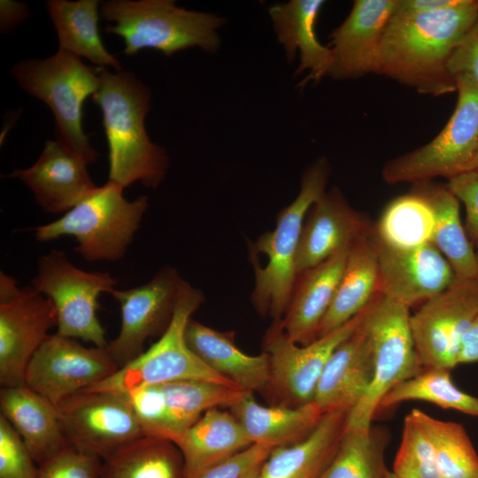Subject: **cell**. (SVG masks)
Instances as JSON below:
<instances>
[{
	"label": "cell",
	"mask_w": 478,
	"mask_h": 478,
	"mask_svg": "<svg viewBox=\"0 0 478 478\" xmlns=\"http://www.w3.org/2000/svg\"><path fill=\"white\" fill-rule=\"evenodd\" d=\"M477 15L478 0L436 12H395L382 36L376 73L422 95L457 91L449 61Z\"/></svg>",
	"instance_id": "1"
},
{
	"label": "cell",
	"mask_w": 478,
	"mask_h": 478,
	"mask_svg": "<svg viewBox=\"0 0 478 478\" xmlns=\"http://www.w3.org/2000/svg\"><path fill=\"white\" fill-rule=\"evenodd\" d=\"M100 84L92 95L103 114L109 148V181L124 189L140 181L156 189L165 179L169 158L164 148L152 143L145 128L151 93L127 71L113 73L101 67Z\"/></svg>",
	"instance_id": "2"
},
{
	"label": "cell",
	"mask_w": 478,
	"mask_h": 478,
	"mask_svg": "<svg viewBox=\"0 0 478 478\" xmlns=\"http://www.w3.org/2000/svg\"><path fill=\"white\" fill-rule=\"evenodd\" d=\"M99 12L110 22L104 31L123 38L127 56L155 49L169 57L192 47L216 53L218 30L226 23L223 17L189 11L172 0H108L101 3Z\"/></svg>",
	"instance_id": "3"
},
{
	"label": "cell",
	"mask_w": 478,
	"mask_h": 478,
	"mask_svg": "<svg viewBox=\"0 0 478 478\" xmlns=\"http://www.w3.org/2000/svg\"><path fill=\"white\" fill-rule=\"evenodd\" d=\"M330 166L325 158L315 160L303 173L297 197L282 208L273 231L262 234L251 246V257H266L254 265L251 301L261 315L281 320L288 308L297 279L296 258L305 216L326 192Z\"/></svg>",
	"instance_id": "4"
},
{
	"label": "cell",
	"mask_w": 478,
	"mask_h": 478,
	"mask_svg": "<svg viewBox=\"0 0 478 478\" xmlns=\"http://www.w3.org/2000/svg\"><path fill=\"white\" fill-rule=\"evenodd\" d=\"M100 69L58 49L48 58L23 60L11 71L19 88L51 110L57 141L88 164L96 162L98 154L82 128L83 104L99 87Z\"/></svg>",
	"instance_id": "5"
},
{
	"label": "cell",
	"mask_w": 478,
	"mask_h": 478,
	"mask_svg": "<svg viewBox=\"0 0 478 478\" xmlns=\"http://www.w3.org/2000/svg\"><path fill=\"white\" fill-rule=\"evenodd\" d=\"M124 188L108 181L61 218L34 228L35 239L48 242L74 236L75 251L89 262L118 261L126 254L148 206V197L133 201Z\"/></svg>",
	"instance_id": "6"
},
{
	"label": "cell",
	"mask_w": 478,
	"mask_h": 478,
	"mask_svg": "<svg viewBox=\"0 0 478 478\" xmlns=\"http://www.w3.org/2000/svg\"><path fill=\"white\" fill-rule=\"evenodd\" d=\"M410 317L408 306L380 291L367 305L363 326L372 350L374 379L366 394L348 412L346 428L370 427L383 397L423 369Z\"/></svg>",
	"instance_id": "7"
},
{
	"label": "cell",
	"mask_w": 478,
	"mask_h": 478,
	"mask_svg": "<svg viewBox=\"0 0 478 478\" xmlns=\"http://www.w3.org/2000/svg\"><path fill=\"white\" fill-rule=\"evenodd\" d=\"M204 299L199 289L184 281L171 321L159 339L111 376L83 391L126 394L143 386L190 380L236 387L209 368L187 344L186 326Z\"/></svg>",
	"instance_id": "8"
},
{
	"label": "cell",
	"mask_w": 478,
	"mask_h": 478,
	"mask_svg": "<svg viewBox=\"0 0 478 478\" xmlns=\"http://www.w3.org/2000/svg\"><path fill=\"white\" fill-rule=\"evenodd\" d=\"M456 107L440 133L427 144L388 160L382 177L388 184L450 180L466 172L478 151V85L455 78Z\"/></svg>",
	"instance_id": "9"
},
{
	"label": "cell",
	"mask_w": 478,
	"mask_h": 478,
	"mask_svg": "<svg viewBox=\"0 0 478 478\" xmlns=\"http://www.w3.org/2000/svg\"><path fill=\"white\" fill-rule=\"evenodd\" d=\"M108 272H87L73 266L65 251L51 249L38 259L31 287L48 297L57 314V334L106 347L105 332L96 311L98 297L115 289Z\"/></svg>",
	"instance_id": "10"
},
{
	"label": "cell",
	"mask_w": 478,
	"mask_h": 478,
	"mask_svg": "<svg viewBox=\"0 0 478 478\" xmlns=\"http://www.w3.org/2000/svg\"><path fill=\"white\" fill-rule=\"evenodd\" d=\"M57 326L51 301L31 286L19 288L12 276L0 274V384H25L27 366Z\"/></svg>",
	"instance_id": "11"
},
{
	"label": "cell",
	"mask_w": 478,
	"mask_h": 478,
	"mask_svg": "<svg viewBox=\"0 0 478 478\" xmlns=\"http://www.w3.org/2000/svg\"><path fill=\"white\" fill-rule=\"evenodd\" d=\"M57 410L71 445L102 460L145 436L126 394L81 391Z\"/></svg>",
	"instance_id": "12"
},
{
	"label": "cell",
	"mask_w": 478,
	"mask_h": 478,
	"mask_svg": "<svg viewBox=\"0 0 478 478\" xmlns=\"http://www.w3.org/2000/svg\"><path fill=\"white\" fill-rule=\"evenodd\" d=\"M478 316V278L459 280L422 303L410 326L423 368L452 369L462 341Z\"/></svg>",
	"instance_id": "13"
},
{
	"label": "cell",
	"mask_w": 478,
	"mask_h": 478,
	"mask_svg": "<svg viewBox=\"0 0 478 478\" xmlns=\"http://www.w3.org/2000/svg\"><path fill=\"white\" fill-rule=\"evenodd\" d=\"M366 308L342 327L304 345L285 334L281 320L273 322L264 343L270 358V387L289 406L313 402L326 364L335 349L357 330Z\"/></svg>",
	"instance_id": "14"
},
{
	"label": "cell",
	"mask_w": 478,
	"mask_h": 478,
	"mask_svg": "<svg viewBox=\"0 0 478 478\" xmlns=\"http://www.w3.org/2000/svg\"><path fill=\"white\" fill-rule=\"evenodd\" d=\"M118 369L106 347H85L75 339L55 333L31 358L25 385L57 406Z\"/></svg>",
	"instance_id": "15"
},
{
	"label": "cell",
	"mask_w": 478,
	"mask_h": 478,
	"mask_svg": "<svg viewBox=\"0 0 478 478\" xmlns=\"http://www.w3.org/2000/svg\"><path fill=\"white\" fill-rule=\"evenodd\" d=\"M183 282L174 268L165 266L141 286L111 292L120 304L121 322L119 335L106 349L119 368L144 351L149 337L165 332Z\"/></svg>",
	"instance_id": "16"
},
{
	"label": "cell",
	"mask_w": 478,
	"mask_h": 478,
	"mask_svg": "<svg viewBox=\"0 0 478 478\" xmlns=\"http://www.w3.org/2000/svg\"><path fill=\"white\" fill-rule=\"evenodd\" d=\"M372 238L377 250L379 291L382 294L411 308L454 282L451 266L432 243L403 249Z\"/></svg>",
	"instance_id": "17"
},
{
	"label": "cell",
	"mask_w": 478,
	"mask_h": 478,
	"mask_svg": "<svg viewBox=\"0 0 478 478\" xmlns=\"http://www.w3.org/2000/svg\"><path fill=\"white\" fill-rule=\"evenodd\" d=\"M373 229L370 219L355 210L338 188L326 191L305 216L296 258L297 276L371 235Z\"/></svg>",
	"instance_id": "18"
},
{
	"label": "cell",
	"mask_w": 478,
	"mask_h": 478,
	"mask_svg": "<svg viewBox=\"0 0 478 478\" xmlns=\"http://www.w3.org/2000/svg\"><path fill=\"white\" fill-rule=\"evenodd\" d=\"M398 0H355L344 21L330 35L333 65L329 76L357 79L376 73L385 28Z\"/></svg>",
	"instance_id": "19"
},
{
	"label": "cell",
	"mask_w": 478,
	"mask_h": 478,
	"mask_svg": "<svg viewBox=\"0 0 478 478\" xmlns=\"http://www.w3.org/2000/svg\"><path fill=\"white\" fill-rule=\"evenodd\" d=\"M87 165L58 141L48 140L32 166L16 169L7 176L24 182L44 211L66 212L97 188Z\"/></svg>",
	"instance_id": "20"
},
{
	"label": "cell",
	"mask_w": 478,
	"mask_h": 478,
	"mask_svg": "<svg viewBox=\"0 0 478 478\" xmlns=\"http://www.w3.org/2000/svg\"><path fill=\"white\" fill-rule=\"evenodd\" d=\"M373 379L372 350L362 320L357 330L329 358L313 402L323 413L349 412L366 394Z\"/></svg>",
	"instance_id": "21"
},
{
	"label": "cell",
	"mask_w": 478,
	"mask_h": 478,
	"mask_svg": "<svg viewBox=\"0 0 478 478\" xmlns=\"http://www.w3.org/2000/svg\"><path fill=\"white\" fill-rule=\"evenodd\" d=\"M350 247L297 276L291 298L281 319L285 334L304 345L318 337L320 326L335 296Z\"/></svg>",
	"instance_id": "22"
},
{
	"label": "cell",
	"mask_w": 478,
	"mask_h": 478,
	"mask_svg": "<svg viewBox=\"0 0 478 478\" xmlns=\"http://www.w3.org/2000/svg\"><path fill=\"white\" fill-rule=\"evenodd\" d=\"M0 409L38 466L72 446L57 406L27 385L2 387Z\"/></svg>",
	"instance_id": "23"
},
{
	"label": "cell",
	"mask_w": 478,
	"mask_h": 478,
	"mask_svg": "<svg viewBox=\"0 0 478 478\" xmlns=\"http://www.w3.org/2000/svg\"><path fill=\"white\" fill-rule=\"evenodd\" d=\"M188 346L209 368L249 392L270 387L269 355H249L235 343V333L223 332L190 319L186 326Z\"/></svg>",
	"instance_id": "24"
},
{
	"label": "cell",
	"mask_w": 478,
	"mask_h": 478,
	"mask_svg": "<svg viewBox=\"0 0 478 478\" xmlns=\"http://www.w3.org/2000/svg\"><path fill=\"white\" fill-rule=\"evenodd\" d=\"M322 0H290L274 4L268 12L279 42L283 46L287 60L293 61L296 52L300 53L299 65L295 75L309 71L299 87L310 81H319L329 74L333 65L330 47L322 45L315 32V24Z\"/></svg>",
	"instance_id": "25"
},
{
	"label": "cell",
	"mask_w": 478,
	"mask_h": 478,
	"mask_svg": "<svg viewBox=\"0 0 478 478\" xmlns=\"http://www.w3.org/2000/svg\"><path fill=\"white\" fill-rule=\"evenodd\" d=\"M184 462L185 478H194L251 446L238 420L230 412H205L173 443Z\"/></svg>",
	"instance_id": "26"
},
{
	"label": "cell",
	"mask_w": 478,
	"mask_h": 478,
	"mask_svg": "<svg viewBox=\"0 0 478 478\" xmlns=\"http://www.w3.org/2000/svg\"><path fill=\"white\" fill-rule=\"evenodd\" d=\"M253 443L272 448L290 445L306 437L323 416L314 403L265 406L245 391L230 407Z\"/></svg>",
	"instance_id": "27"
},
{
	"label": "cell",
	"mask_w": 478,
	"mask_h": 478,
	"mask_svg": "<svg viewBox=\"0 0 478 478\" xmlns=\"http://www.w3.org/2000/svg\"><path fill=\"white\" fill-rule=\"evenodd\" d=\"M347 414L324 413L306 437L274 448L261 466L260 478H320L338 448Z\"/></svg>",
	"instance_id": "28"
},
{
	"label": "cell",
	"mask_w": 478,
	"mask_h": 478,
	"mask_svg": "<svg viewBox=\"0 0 478 478\" xmlns=\"http://www.w3.org/2000/svg\"><path fill=\"white\" fill-rule=\"evenodd\" d=\"M378 292V256L371 234L360 237L350 247L335 296L320 326L318 337L351 320Z\"/></svg>",
	"instance_id": "29"
},
{
	"label": "cell",
	"mask_w": 478,
	"mask_h": 478,
	"mask_svg": "<svg viewBox=\"0 0 478 478\" xmlns=\"http://www.w3.org/2000/svg\"><path fill=\"white\" fill-rule=\"evenodd\" d=\"M162 399V439L173 443L205 412L230 407L245 390L207 381H176L158 384Z\"/></svg>",
	"instance_id": "30"
},
{
	"label": "cell",
	"mask_w": 478,
	"mask_h": 478,
	"mask_svg": "<svg viewBox=\"0 0 478 478\" xmlns=\"http://www.w3.org/2000/svg\"><path fill=\"white\" fill-rule=\"evenodd\" d=\"M427 198L435 217L432 243L451 266L455 279L478 278L475 251L460 220L459 201L443 184L414 183Z\"/></svg>",
	"instance_id": "31"
},
{
	"label": "cell",
	"mask_w": 478,
	"mask_h": 478,
	"mask_svg": "<svg viewBox=\"0 0 478 478\" xmlns=\"http://www.w3.org/2000/svg\"><path fill=\"white\" fill-rule=\"evenodd\" d=\"M99 1L49 0L47 11L58 34L59 50L82 57L97 66L121 71L120 62L107 51L98 29Z\"/></svg>",
	"instance_id": "32"
},
{
	"label": "cell",
	"mask_w": 478,
	"mask_h": 478,
	"mask_svg": "<svg viewBox=\"0 0 478 478\" xmlns=\"http://www.w3.org/2000/svg\"><path fill=\"white\" fill-rule=\"evenodd\" d=\"M100 478H185L184 462L174 443L145 436L103 460Z\"/></svg>",
	"instance_id": "33"
},
{
	"label": "cell",
	"mask_w": 478,
	"mask_h": 478,
	"mask_svg": "<svg viewBox=\"0 0 478 478\" xmlns=\"http://www.w3.org/2000/svg\"><path fill=\"white\" fill-rule=\"evenodd\" d=\"M435 228L433 210L420 189L391 200L374 224L372 235L396 248H413L432 243Z\"/></svg>",
	"instance_id": "34"
},
{
	"label": "cell",
	"mask_w": 478,
	"mask_h": 478,
	"mask_svg": "<svg viewBox=\"0 0 478 478\" xmlns=\"http://www.w3.org/2000/svg\"><path fill=\"white\" fill-rule=\"evenodd\" d=\"M389 442L387 429L372 425L346 428L338 448L320 478H387L384 460Z\"/></svg>",
	"instance_id": "35"
},
{
	"label": "cell",
	"mask_w": 478,
	"mask_h": 478,
	"mask_svg": "<svg viewBox=\"0 0 478 478\" xmlns=\"http://www.w3.org/2000/svg\"><path fill=\"white\" fill-rule=\"evenodd\" d=\"M409 400H421L478 417V397L459 389L448 368H423L391 389L380 402L379 410Z\"/></svg>",
	"instance_id": "36"
},
{
	"label": "cell",
	"mask_w": 478,
	"mask_h": 478,
	"mask_svg": "<svg viewBox=\"0 0 478 478\" xmlns=\"http://www.w3.org/2000/svg\"><path fill=\"white\" fill-rule=\"evenodd\" d=\"M411 413L432 444L441 478H478V454L461 424L419 409Z\"/></svg>",
	"instance_id": "37"
},
{
	"label": "cell",
	"mask_w": 478,
	"mask_h": 478,
	"mask_svg": "<svg viewBox=\"0 0 478 478\" xmlns=\"http://www.w3.org/2000/svg\"><path fill=\"white\" fill-rule=\"evenodd\" d=\"M391 472L397 478H441L432 444L410 412Z\"/></svg>",
	"instance_id": "38"
},
{
	"label": "cell",
	"mask_w": 478,
	"mask_h": 478,
	"mask_svg": "<svg viewBox=\"0 0 478 478\" xmlns=\"http://www.w3.org/2000/svg\"><path fill=\"white\" fill-rule=\"evenodd\" d=\"M0 478H38V465L12 425L0 415Z\"/></svg>",
	"instance_id": "39"
},
{
	"label": "cell",
	"mask_w": 478,
	"mask_h": 478,
	"mask_svg": "<svg viewBox=\"0 0 478 478\" xmlns=\"http://www.w3.org/2000/svg\"><path fill=\"white\" fill-rule=\"evenodd\" d=\"M103 460L70 446L38 466V478H100Z\"/></svg>",
	"instance_id": "40"
},
{
	"label": "cell",
	"mask_w": 478,
	"mask_h": 478,
	"mask_svg": "<svg viewBox=\"0 0 478 478\" xmlns=\"http://www.w3.org/2000/svg\"><path fill=\"white\" fill-rule=\"evenodd\" d=\"M273 449L270 446L253 443L194 478H240L255 466L261 465Z\"/></svg>",
	"instance_id": "41"
},
{
	"label": "cell",
	"mask_w": 478,
	"mask_h": 478,
	"mask_svg": "<svg viewBox=\"0 0 478 478\" xmlns=\"http://www.w3.org/2000/svg\"><path fill=\"white\" fill-rule=\"evenodd\" d=\"M447 186L466 210L465 229L474 246L478 245V171L464 172L450 180Z\"/></svg>",
	"instance_id": "42"
},
{
	"label": "cell",
	"mask_w": 478,
	"mask_h": 478,
	"mask_svg": "<svg viewBox=\"0 0 478 478\" xmlns=\"http://www.w3.org/2000/svg\"><path fill=\"white\" fill-rule=\"evenodd\" d=\"M448 67L454 80L463 76L478 85V15L453 51Z\"/></svg>",
	"instance_id": "43"
},
{
	"label": "cell",
	"mask_w": 478,
	"mask_h": 478,
	"mask_svg": "<svg viewBox=\"0 0 478 478\" xmlns=\"http://www.w3.org/2000/svg\"><path fill=\"white\" fill-rule=\"evenodd\" d=\"M28 15V7L26 4L10 0L0 2L1 32H11L15 27L23 22Z\"/></svg>",
	"instance_id": "44"
},
{
	"label": "cell",
	"mask_w": 478,
	"mask_h": 478,
	"mask_svg": "<svg viewBox=\"0 0 478 478\" xmlns=\"http://www.w3.org/2000/svg\"><path fill=\"white\" fill-rule=\"evenodd\" d=\"M462 0H398L396 12L419 13L449 9L459 4Z\"/></svg>",
	"instance_id": "45"
},
{
	"label": "cell",
	"mask_w": 478,
	"mask_h": 478,
	"mask_svg": "<svg viewBox=\"0 0 478 478\" xmlns=\"http://www.w3.org/2000/svg\"><path fill=\"white\" fill-rule=\"evenodd\" d=\"M478 362V316L466 332L461 344L458 363Z\"/></svg>",
	"instance_id": "46"
},
{
	"label": "cell",
	"mask_w": 478,
	"mask_h": 478,
	"mask_svg": "<svg viewBox=\"0 0 478 478\" xmlns=\"http://www.w3.org/2000/svg\"><path fill=\"white\" fill-rule=\"evenodd\" d=\"M262 464L255 466L254 468L247 472L245 474H243L240 478H260V471H261Z\"/></svg>",
	"instance_id": "47"
},
{
	"label": "cell",
	"mask_w": 478,
	"mask_h": 478,
	"mask_svg": "<svg viewBox=\"0 0 478 478\" xmlns=\"http://www.w3.org/2000/svg\"><path fill=\"white\" fill-rule=\"evenodd\" d=\"M467 171H478V151H477L474 160L470 164Z\"/></svg>",
	"instance_id": "48"
},
{
	"label": "cell",
	"mask_w": 478,
	"mask_h": 478,
	"mask_svg": "<svg viewBox=\"0 0 478 478\" xmlns=\"http://www.w3.org/2000/svg\"><path fill=\"white\" fill-rule=\"evenodd\" d=\"M387 478H397V477L393 474V473L391 471H389Z\"/></svg>",
	"instance_id": "49"
},
{
	"label": "cell",
	"mask_w": 478,
	"mask_h": 478,
	"mask_svg": "<svg viewBox=\"0 0 478 478\" xmlns=\"http://www.w3.org/2000/svg\"><path fill=\"white\" fill-rule=\"evenodd\" d=\"M476 247H477V250L475 251V255H476V260H477V263H478V245Z\"/></svg>",
	"instance_id": "50"
}]
</instances>
